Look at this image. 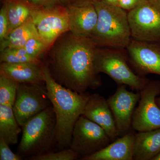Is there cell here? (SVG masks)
<instances>
[{
  "label": "cell",
  "mask_w": 160,
  "mask_h": 160,
  "mask_svg": "<svg viewBox=\"0 0 160 160\" xmlns=\"http://www.w3.org/2000/svg\"><path fill=\"white\" fill-rule=\"evenodd\" d=\"M105 2L108 3L109 5L112 6H118L119 0H102Z\"/></svg>",
  "instance_id": "cell-31"
},
{
  "label": "cell",
  "mask_w": 160,
  "mask_h": 160,
  "mask_svg": "<svg viewBox=\"0 0 160 160\" xmlns=\"http://www.w3.org/2000/svg\"><path fill=\"white\" fill-rule=\"evenodd\" d=\"M160 152V128L136 133L133 160H152Z\"/></svg>",
  "instance_id": "cell-17"
},
{
  "label": "cell",
  "mask_w": 160,
  "mask_h": 160,
  "mask_svg": "<svg viewBox=\"0 0 160 160\" xmlns=\"http://www.w3.org/2000/svg\"><path fill=\"white\" fill-rule=\"evenodd\" d=\"M22 128L16 118L12 107L0 104V137L10 145L18 143Z\"/></svg>",
  "instance_id": "cell-18"
},
{
  "label": "cell",
  "mask_w": 160,
  "mask_h": 160,
  "mask_svg": "<svg viewBox=\"0 0 160 160\" xmlns=\"http://www.w3.org/2000/svg\"><path fill=\"white\" fill-rule=\"evenodd\" d=\"M127 15L132 38L160 42V12L148 0H141Z\"/></svg>",
  "instance_id": "cell-7"
},
{
  "label": "cell",
  "mask_w": 160,
  "mask_h": 160,
  "mask_svg": "<svg viewBox=\"0 0 160 160\" xmlns=\"http://www.w3.org/2000/svg\"><path fill=\"white\" fill-rule=\"evenodd\" d=\"M130 67L137 74L160 75V42L132 38L126 48Z\"/></svg>",
  "instance_id": "cell-11"
},
{
  "label": "cell",
  "mask_w": 160,
  "mask_h": 160,
  "mask_svg": "<svg viewBox=\"0 0 160 160\" xmlns=\"http://www.w3.org/2000/svg\"><path fill=\"white\" fill-rule=\"evenodd\" d=\"M111 142L102 127L81 115L73 128L69 148L82 160L100 151Z\"/></svg>",
  "instance_id": "cell-6"
},
{
  "label": "cell",
  "mask_w": 160,
  "mask_h": 160,
  "mask_svg": "<svg viewBox=\"0 0 160 160\" xmlns=\"http://www.w3.org/2000/svg\"><path fill=\"white\" fill-rule=\"evenodd\" d=\"M45 76L46 94L51 102L56 120L58 150L68 149L71 145L75 123L82 114L90 94L87 92L79 93L57 82L46 65Z\"/></svg>",
  "instance_id": "cell-2"
},
{
  "label": "cell",
  "mask_w": 160,
  "mask_h": 160,
  "mask_svg": "<svg viewBox=\"0 0 160 160\" xmlns=\"http://www.w3.org/2000/svg\"><path fill=\"white\" fill-rule=\"evenodd\" d=\"M9 145L2 138L0 137V160H21L22 158L12 152L9 147Z\"/></svg>",
  "instance_id": "cell-25"
},
{
  "label": "cell",
  "mask_w": 160,
  "mask_h": 160,
  "mask_svg": "<svg viewBox=\"0 0 160 160\" xmlns=\"http://www.w3.org/2000/svg\"><path fill=\"white\" fill-rule=\"evenodd\" d=\"M38 35L37 29L30 16L1 42L0 50L2 51L8 47H23L30 38Z\"/></svg>",
  "instance_id": "cell-20"
},
{
  "label": "cell",
  "mask_w": 160,
  "mask_h": 160,
  "mask_svg": "<svg viewBox=\"0 0 160 160\" xmlns=\"http://www.w3.org/2000/svg\"><path fill=\"white\" fill-rule=\"evenodd\" d=\"M66 7L69 15V31L76 35L89 37L97 22V12L94 6H77L69 4Z\"/></svg>",
  "instance_id": "cell-16"
},
{
  "label": "cell",
  "mask_w": 160,
  "mask_h": 160,
  "mask_svg": "<svg viewBox=\"0 0 160 160\" xmlns=\"http://www.w3.org/2000/svg\"><path fill=\"white\" fill-rule=\"evenodd\" d=\"M79 158L78 156L72 149H68L49 152L29 159L31 160H74Z\"/></svg>",
  "instance_id": "cell-24"
},
{
  "label": "cell",
  "mask_w": 160,
  "mask_h": 160,
  "mask_svg": "<svg viewBox=\"0 0 160 160\" xmlns=\"http://www.w3.org/2000/svg\"><path fill=\"white\" fill-rule=\"evenodd\" d=\"M18 83L0 75V104L12 107L16 97Z\"/></svg>",
  "instance_id": "cell-22"
},
{
  "label": "cell",
  "mask_w": 160,
  "mask_h": 160,
  "mask_svg": "<svg viewBox=\"0 0 160 160\" xmlns=\"http://www.w3.org/2000/svg\"><path fill=\"white\" fill-rule=\"evenodd\" d=\"M30 16L40 36L49 46L63 33L69 31L66 6L60 5L50 8H33Z\"/></svg>",
  "instance_id": "cell-10"
},
{
  "label": "cell",
  "mask_w": 160,
  "mask_h": 160,
  "mask_svg": "<svg viewBox=\"0 0 160 160\" xmlns=\"http://www.w3.org/2000/svg\"><path fill=\"white\" fill-rule=\"evenodd\" d=\"M34 8H50L62 5L59 0H27Z\"/></svg>",
  "instance_id": "cell-27"
},
{
  "label": "cell",
  "mask_w": 160,
  "mask_h": 160,
  "mask_svg": "<svg viewBox=\"0 0 160 160\" xmlns=\"http://www.w3.org/2000/svg\"><path fill=\"white\" fill-rule=\"evenodd\" d=\"M8 28V20L7 10L5 5L3 4L0 11V42H2L6 38Z\"/></svg>",
  "instance_id": "cell-26"
},
{
  "label": "cell",
  "mask_w": 160,
  "mask_h": 160,
  "mask_svg": "<svg viewBox=\"0 0 160 160\" xmlns=\"http://www.w3.org/2000/svg\"><path fill=\"white\" fill-rule=\"evenodd\" d=\"M82 115L102 127L112 142L118 138L114 118L107 99L98 93L90 95Z\"/></svg>",
  "instance_id": "cell-13"
},
{
  "label": "cell",
  "mask_w": 160,
  "mask_h": 160,
  "mask_svg": "<svg viewBox=\"0 0 160 160\" xmlns=\"http://www.w3.org/2000/svg\"><path fill=\"white\" fill-rule=\"evenodd\" d=\"M136 133L132 129L100 151L82 160H133Z\"/></svg>",
  "instance_id": "cell-15"
},
{
  "label": "cell",
  "mask_w": 160,
  "mask_h": 160,
  "mask_svg": "<svg viewBox=\"0 0 160 160\" xmlns=\"http://www.w3.org/2000/svg\"><path fill=\"white\" fill-rule=\"evenodd\" d=\"M126 86L118 85L114 94L107 99L114 118L119 137L131 130L133 113L140 99L139 92L129 91Z\"/></svg>",
  "instance_id": "cell-12"
},
{
  "label": "cell",
  "mask_w": 160,
  "mask_h": 160,
  "mask_svg": "<svg viewBox=\"0 0 160 160\" xmlns=\"http://www.w3.org/2000/svg\"><path fill=\"white\" fill-rule=\"evenodd\" d=\"M97 47L88 37L71 32L50 53L46 65L52 77L62 86L79 93L99 88L102 82L94 65Z\"/></svg>",
  "instance_id": "cell-1"
},
{
  "label": "cell",
  "mask_w": 160,
  "mask_h": 160,
  "mask_svg": "<svg viewBox=\"0 0 160 160\" xmlns=\"http://www.w3.org/2000/svg\"><path fill=\"white\" fill-rule=\"evenodd\" d=\"M52 106L45 85L19 84L12 109L22 127L29 120Z\"/></svg>",
  "instance_id": "cell-8"
},
{
  "label": "cell",
  "mask_w": 160,
  "mask_h": 160,
  "mask_svg": "<svg viewBox=\"0 0 160 160\" xmlns=\"http://www.w3.org/2000/svg\"><path fill=\"white\" fill-rule=\"evenodd\" d=\"M160 12V0H148Z\"/></svg>",
  "instance_id": "cell-30"
},
{
  "label": "cell",
  "mask_w": 160,
  "mask_h": 160,
  "mask_svg": "<svg viewBox=\"0 0 160 160\" xmlns=\"http://www.w3.org/2000/svg\"><path fill=\"white\" fill-rule=\"evenodd\" d=\"M45 64L41 62L1 63L0 75L18 84L45 85Z\"/></svg>",
  "instance_id": "cell-14"
},
{
  "label": "cell",
  "mask_w": 160,
  "mask_h": 160,
  "mask_svg": "<svg viewBox=\"0 0 160 160\" xmlns=\"http://www.w3.org/2000/svg\"><path fill=\"white\" fill-rule=\"evenodd\" d=\"M49 46L38 35L30 38L23 47L30 56L40 59V57Z\"/></svg>",
  "instance_id": "cell-23"
},
{
  "label": "cell",
  "mask_w": 160,
  "mask_h": 160,
  "mask_svg": "<svg viewBox=\"0 0 160 160\" xmlns=\"http://www.w3.org/2000/svg\"><path fill=\"white\" fill-rule=\"evenodd\" d=\"M141 0H119L118 6L122 9L129 11L137 6Z\"/></svg>",
  "instance_id": "cell-28"
},
{
  "label": "cell",
  "mask_w": 160,
  "mask_h": 160,
  "mask_svg": "<svg viewBox=\"0 0 160 160\" xmlns=\"http://www.w3.org/2000/svg\"><path fill=\"white\" fill-rule=\"evenodd\" d=\"M139 92L140 99L133 113L132 129L145 132L160 128V108L156 101L160 94V82L149 80Z\"/></svg>",
  "instance_id": "cell-9"
},
{
  "label": "cell",
  "mask_w": 160,
  "mask_h": 160,
  "mask_svg": "<svg viewBox=\"0 0 160 160\" xmlns=\"http://www.w3.org/2000/svg\"><path fill=\"white\" fill-rule=\"evenodd\" d=\"M61 5L63 6H68L70 3L71 0H59Z\"/></svg>",
  "instance_id": "cell-32"
},
{
  "label": "cell",
  "mask_w": 160,
  "mask_h": 160,
  "mask_svg": "<svg viewBox=\"0 0 160 160\" xmlns=\"http://www.w3.org/2000/svg\"><path fill=\"white\" fill-rule=\"evenodd\" d=\"M25 1H27V0H25Z\"/></svg>",
  "instance_id": "cell-35"
},
{
  "label": "cell",
  "mask_w": 160,
  "mask_h": 160,
  "mask_svg": "<svg viewBox=\"0 0 160 160\" xmlns=\"http://www.w3.org/2000/svg\"><path fill=\"white\" fill-rule=\"evenodd\" d=\"M156 102L157 103L158 106H159V107L160 108V98H156Z\"/></svg>",
  "instance_id": "cell-34"
},
{
  "label": "cell",
  "mask_w": 160,
  "mask_h": 160,
  "mask_svg": "<svg viewBox=\"0 0 160 160\" xmlns=\"http://www.w3.org/2000/svg\"><path fill=\"white\" fill-rule=\"evenodd\" d=\"M97 72L105 73L118 85L128 86L139 92L149 79L136 73L130 67L126 49L97 47L94 59Z\"/></svg>",
  "instance_id": "cell-5"
},
{
  "label": "cell",
  "mask_w": 160,
  "mask_h": 160,
  "mask_svg": "<svg viewBox=\"0 0 160 160\" xmlns=\"http://www.w3.org/2000/svg\"><path fill=\"white\" fill-rule=\"evenodd\" d=\"M152 160H160V152L152 159Z\"/></svg>",
  "instance_id": "cell-33"
},
{
  "label": "cell",
  "mask_w": 160,
  "mask_h": 160,
  "mask_svg": "<svg viewBox=\"0 0 160 160\" xmlns=\"http://www.w3.org/2000/svg\"><path fill=\"white\" fill-rule=\"evenodd\" d=\"M3 4L6 6L8 17L7 36L26 21L34 7L25 0H4Z\"/></svg>",
  "instance_id": "cell-19"
},
{
  "label": "cell",
  "mask_w": 160,
  "mask_h": 160,
  "mask_svg": "<svg viewBox=\"0 0 160 160\" xmlns=\"http://www.w3.org/2000/svg\"><path fill=\"white\" fill-rule=\"evenodd\" d=\"M92 5L97 12L98 20L89 37L98 47L126 49L132 39L127 11L102 0Z\"/></svg>",
  "instance_id": "cell-3"
},
{
  "label": "cell",
  "mask_w": 160,
  "mask_h": 160,
  "mask_svg": "<svg viewBox=\"0 0 160 160\" xmlns=\"http://www.w3.org/2000/svg\"><path fill=\"white\" fill-rule=\"evenodd\" d=\"M1 63L18 64L26 62H41L38 59L30 56L23 47H8L1 51Z\"/></svg>",
  "instance_id": "cell-21"
},
{
  "label": "cell",
  "mask_w": 160,
  "mask_h": 160,
  "mask_svg": "<svg viewBox=\"0 0 160 160\" xmlns=\"http://www.w3.org/2000/svg\"><path fill=\"white\" fill-rule=\"evenodd\" d=\"M97 1L98 0H71L69 4L77 6H86L92 5Z\"/></svg>",
  "instance_id": "cell-29"
},
{
  "label": "cell",
  "mask_w": 160,
  "mask_h": 160,
  "mask_svg": "<svg viewBox=\"0 0 160 160\" xmlns=\"http://www.w3.org/2000/svg\"><path fill=\"white\" fill-rule=\"evenodd\" d=\"M22 128L17 154L29 158L57 148L56 120L52 106L32 118Z\"/></svg>",
  "instance_id": "cell-4"
}]
</instances>
